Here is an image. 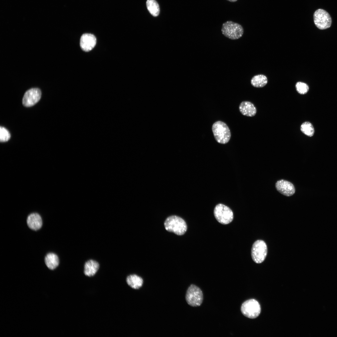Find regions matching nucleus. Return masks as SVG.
Masks as SVG:
<instances>
[{
  "instance_id": "1",
  "label": "nucleus",
  "mask_w": 337,
  "mask_h": 337,
  "mask_svg": "<svg viewBox=\"0 0 337 337\" xmlns=\"http://www.w3.org/2000/svg\"><path fill=\"white\" fill-rule=\"evenodd\" d=\"M165 229L178 235L184 234L187 229L185 221L177 216H171L168 217L164 222Z\"/></svg>"
},
{
  "instance_id": "2",
  "label": "nucleus",
  "mask_w": 337,
  "mask_h": 337,
  "mask_svg": "<svg viewBox=\"0 0 337 337\" xmlns=\"http://www.w3.org/2000/svg\"><path fill=\"white\" fill-rule=\"evenodd\" d=\"M212 130L214 138L217 142L224 144L229 141L231 133L225 123L221 121H216L212 125Z\"/></svg>"
},
{
  "instance_id": "3",
  "label": "nucleus",
  "mask_w": 337,
  "mask_h": 337,
  "mask_svg": "<svg viewBox=\"0 0 337 337\" xmlns=\"http://www.w3.org/2000/svg\"><path fill=\"white\" fill-rule=\"evenodd\" d=\"M221 31L225 37L234 40L242 36L244 29L240 24L232 21H227L223 24Z\"/></svg>"
},
{
  "instance_id": "4",
  "label": "nucleus",
  "mask_w": 337,
  "mask_h": 337,
  "mask_svg": "<svg viewBox=\"0 0 337 337\" xmlns=\"http://www.w3.org/2000/svg\"><path fill=\"white\" fill-rule=\"evenodd\" d=\"M214 214L217 221L224 225L229 224L233 219V214L232 210L221 203L218 204L215 207Z\"/></svg>"
},
{
  "instance_id": "5",
  "label": "nucleus",
  "mask_w": 337,
  "mask_h": 337,
  "mask_svg": "<svg viewBox=\"0 0 337 337\" xmlns=\"http://www.w3.org/2000/svg\"><path fill=\"white\" fill-rule=\"evenodd\" d=\"M267 248L266 243L263 240H257L253 244L251 249V256L256 263L263 262L267 255Z\"/></svg>"
},
{
  "instance_id": "6",
  "label": "nucleus",
  "mask_w": 337,
  "mask_h": 337,
  "mask_svg": "<svg viewBox=\"0 0 337 337\" xmlns=\"http://www.w3.org/2000/svg\"><path fill=\"white\" fill-rule=\"evenodd\" d=\"M313 19L315 25L320 30L326 29L331 26V17L328 12L324 9H318L316 10L313 14Z\"/></svg>"
},
{
  "instance_id": "7",
  "label": "nucleus",
  "mask_w": 337,
  "mask_h": 337,
  "mask_svg": "<svg viewBox=\"0 0 337 337\" xmlns=\"http://www.w3.org/2000/svg\"><path fill=\"white\" fill-rule=\"evenodd\" d=\"M261 307L259 303L255 300H246L242 305L241 311L243 315L250 319L257 317L260 313Z\"/></svg>"
},
{
  "instance_id": "8",
  "label": "nucleus",
  "mask_w": 337,
  "mask_h": 337,
  "mask_svg": "<svg viewBox=\"0 0 337 337\" xmlns=\"http://www.w3.org/2000/svg\"><path fill=\"white\" fill-rule=\"evenodd\" d=\"M203 299V294L201 289L195 285H191L188 289L186 295L188 304L192 306H198L202 303Z\"/></svg>"
},
{
  "instance_id": "9",
  "label": "nucleus",
  "mask_w": 337,
  "mask_h": 337,
  "mask_svg": "<svg viewBox=\"0 0 337 337\" xmlns=\"http://www.w3.org/2000/svg\"><path fill=\"white\" fill-rule=\"evenodd\" d=\"M42 93L38 88H31L26 92L23 97L22 103L24 106L27 107L32 106L39 100Z\"/></svg>"
},
{
  "instance_id": "10",
  "label": "nucleus",
  "mask_w": 337,
  "mask_h": 337,
  "mask_svg": "<svg viewBox=\"0 0 337 337\" xmlns=\"http://www.w3.org/2000/svg\"><path fill=\"white\" fill-rule=\"evenodd\" d=\"M275 187L278 191L286 196L292 195L295 192L293 184L291 182L284 179L278 181L276 183Z\"/></svg>"
},
{
  "instance_id": "11",
  "label": "nucleus",
  "mask_w": 337,
  "mask_h": 337,
  "mask_svg": "<svg viewBox=\"0 0 337 337\" xmlns=\"http://www.w3.org/2000/svg\"><path fill=\"white\" fill-rule=\"evenodd\" d=\"M96 42V38L94 35L90 33H85L81 37L80 45L83 50L88 52L95 47Z\"/></svg>"
},
{
  "instance_id": "12",
  "label": "nucleus",
  "mask_w": 337,
  "mask_h": 337,
  "mask_svg": "<svg viewBox=\"0 0 337 337\" xmlns=\"http://www.w3.org/2000/svg\"><path fill=\"white\" fill-rule=\"evenodd\" d=\"M27 222L28 227L34 231L40 229L42 225L41 217L37 213H33L29 215L27 218Z\"/></svg>"
},
{
  "instance_id": "13",
  "label": "nucleus",
  "mask_w": 337,
  "mask_h": 337,
  "mask_svg": "<svg viewBox=\"0 0 337 337\" xmlns=\"http://www.w3.org/2000/svg\"><path fill=\"white\" fill-rule=\"evenodd\" d=\"M99 268V264L97 261L93 260H89L85 262L84 265V275L89 277L94 276Z\"/></svg>"
},
{
  "instance_id": "14",
  "label": "nucleus",
  "mask_w": 337,
  "mask_h": 337,
  "mask_svg": "<svg viewBox=\"0 0 337 337\" xmlns=\"http://www.w3.org/2000/svg\"><path fill=\"white\" fill-rule=\"evenodd\" d=\"M239 108L240 112L244 115L252 117L256 114V108L252 103L248 101L242 102Z\"/></svg>"
},
{
  "instance_id": "15",
  "label": "nucleus",
  "mask_w": 337,
  "mask_h": 337,
  "mask_svg": "<svg viewBox=\"0 0 337 337\" xmlns=\"http://www.w3.org/2000/svg\"><path fill=\"white\" fill-rule=\"evenodd\" d=\"M45 261L47 267L51 270H54L57 267L59 263L58 256L55 253H48L45 258Z\"/></svg>"
},
{
  "instance_id": "16",
  "label": "nucleus",
  "mask_w": 337,
  "mask_h": 337,
  "mask_svg": "<svg viewBox=\"0 0 337 337\" xmlns=\"http://www.w3.org/2000/svg\"><path fill=\"white\" fill-rule=\"evenodd\" d=\"M127 285L132 288L138 289L142 286L143 280L140 277L135 274L129 275L126 279Z\"/></svg>"
},
{
  "instance_id": "17",
  "label": "nucleus",
  "mask_w": 337,
  "mask_h": 337,
  "mask_svg": "<svg viewBox=\"0 0 337 337\" xmlns=\"http://www.w3.org/2000/svg\"><path fill=\"white\" fill-rule=\"evenodd\" d=\"M268 82L267 79L264 75L259 74L252 77L251 81L252 85L257 88L262 87L266 85Z\"/></svg>"
},
{
  "instance_id": "18",
  "label": "nucleus",
  "mask_w": 337,
  "mask_h": 337,
  "mask_svg": "<svg viewBox=\"0 0 337 337\" xmlns=\"http://www.w3.org/2000/svg\"><path fill=\"white\" fill-rule=\"evenodd\" d=\"M146 6L148 11L154 17H157L159 15V7L155 0H147Z\"/></svg>"
},
{
  "instance_id": "19",
  "label": "nucleus",
  "mask_w": 337,
  "mask_h": 337,
  "mask_svg": "<svg viewBox=\"0 0 337 337\" xmlns=\"http://www.w3.org/2000/svg\"><path fill=\"white\" fill-rule=\"evenodd\" d=\"M300 130L305 135L312 136L314 133V129L312 124L309 122H305L300 126Z\"/></svg>"
},
{
  "instance_id": "20",
  "label": "nucleus",
  "mask_w": 337,
  "mask_h": 337,
  "mask_svg": "<svg viewBox=\"0 0 337 337\" xmlns=\"http://www.w3.org/2000/svg\"><path fill=\"white\" fill-rule=\"evenodd\" d=\"M296 91L300 94L304 95L306 94L309 90V87L305 83L301 82H297L295 85Z\"/></svg>"
},
{
  "instance_id": "21",
  "label": "nucleus",
  "mask_w": 337,
  "mask_h": 337,
  "mask_svg": "<svg viewBox=\"0 0 337 337\" xmlns=\"http://www.w3.org/2000/svg\"><path fill=\"white\" fill-rule=\"evenodd\" d=\"M10 134L5 128L1 126L0 128V141L1 142H5L10 139Z\"/></svg>"
},
{
  "instance_id": "22",
  "label": "nucleus",
  "mask_w": 337,
  "mask_h": 337,
  "mask_svg": "<svg viewBox=\"0 0 337 337\" xmlns=\"http://www.w3.org/2000/svg\"><path fill=\"white\" fill-rule=\"evenodd\" d=\"M227 0L228 1H229V2H236L237 1V0Z\"/></svg>"
},
{
  "instance_id": "23",
  "label": "nucleus",
  "mask_w": 337,
  "mask_h": 337,
  "mask_svg": "<svg viewBox=\"0 0 337 337\" xmlns=\"http://www.w3.org/2000/svg\"><path fill=\"white\" fill-rule=\"evenodd\" d=\"M108 317H107V318H108Z\"/></svg>"
},
{
  "instance_id": "24",
  "label": "nucleus",
  "mask_w": 337,
  "mask_h": 337,
  "mask_svg": "<svg viewBox=\"0 0 337 337\" xmlns=\"http://www.w3.org/2000/svg\"><path fill=\"white\" fill-rule=\"evenodd\" d=\"M107 316H108V315H107ZM106 321H107V320H106Z\"/></svg>"
}]
</instances>
